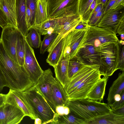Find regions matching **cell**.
Returning a JSON list of instances; mask_svg holds the SVG:
<instances>
[{"instance_id":"1","label":"cell","mask_w":124,"mask_h":124,"mask_svg":"<svg viewBox=\"0 0 124 124\" xmlns=\"http://www.w3.org/2000/svg\"><path fill=\"white\" fill-rule=\"evenodd\" d=\"M0 68L10 89L23 92L34 86L23 65L10 57L0 40Z\"/></svg>"},{"instance_id":"2","label":"cell","mask_w":124,"mask_h":124,"mask_svg":"<svg viewBox=\"0 0 124 124\" xmlns=\"http://www.w3.org/2000/svg\"><path fill=\"white\" fill-rule=\"evenodd\" d=\"M66 106L70 112L86 121L88 124L96 118L112 112L108 104L88 98L68 100Z\"/></svg>"},{"instance_id":"3","label":"cell","mask_w":124,"mask_h":124,"mask_svg":"<svg viewBox=\"0 0 124 124\" xmlns=\"http://www.w3.org/2000/svg\"><path fill=\"white\" fill-rule=\"evenodd\" d=\"M23 93L32 110L35 118H40L42 124L51 123L56 113L35 86Z\"/></svg>"},{"instance_id":"4","label":"cell","mask_w":124,"mask_h":124,"mask_svg":"<svg viewBox=\"0 0 124 124\" xmlns=\"http://www.w3.org/2000/svg\"><path fill=\"white\" fill-rule=\"evenodd\" d=\"M119 40L116 33L113 31L97 26L88 25L77 51L79 48L86 46H92L96 48L106 43H116Z\"/></svg>"},{"instance_id":"5","label":"cell","mask_w":124,"mask_h":124,"mask_svg":"<svg viewBox=\"0 0 124 124\" xmlns=\"http://www.w3.org/2000/svg\"><path fill=\"white\" fill-rule=\"evenodd\" d=\"M79 0H49V19L78 14Z\"/></svg>"},{"instance_id":"6","label":"cell","mask_w":124,"mask_h":124,"mask_svg":"<svg viewBox=\"0 0 124 124\" xmlns=\"http://www.w3.org/2000/svg\"><path fill=\"white\" fill-rule=\"evenodd\" d=\"M95 48L107 65L106 77L111 76L117 70L120 52L119 41L116 43H108Z\"/></svg>"},{"instance_id":"7","label":"cell","mask_w":124,"mask_h":124,"mask_svg":"<svg viewBox=\"0 0 124 124\" xmlns=\"http://www.w3.org/2000/svg\"><path fill=\"white\" fill-rule=\"evenodd\" d=\"M76 56L84 64L99 65L100 73L103 76L106 77L107 65L101 58L99 52L93 46H86L79 48Z\"/></svg>"},{"instance_id":"8","label":"cell","mask_w":124,"mask_h":124,"mask_svg":"<svg viewBox=\"0 0 124 124\" xmlns=\"http://www.w3.org/2000/svg\"><path fill=\"white\" fill-rule=\"evenodd\" d=\"M99 68L77 86L68 95V100H77L87 98V95L103 75Z\"/></svg>"},{"instance_id":"9","label":"cell","mask_w":124,"mask_h":124,"mask_svg":"<svg viewBox=\"0 0 124 124\" xmlns=\"http://www.w3.org/2000/svg\"><path fill=\"white\" fill-rule=\"evenodd\" d=\"M23 66L34 85H35L43 70L36 59L33 48L29 44L26 39Z\"/></svg>"},{"instance_id":"10","label":"cell","mask_w":124,"mask_h":124,"mask_svg":"<svg viewBox=\"0 0 124 124\" xmlns=\"http://www.w3.org/2000/svg\"><path fill=\"white\" fill-rule=\"evenodd\" d=\"M2 29L0 40L8 55L18 63L16 51L18 30L8 24Z\"/></svg>"},{"instance_id":"11","label":"cell","mask_w":124,"mask_h":124,"mask_svg":"<svg viewBox=\"0 0 124 124\" xmlns=\"http://www.w3.org/2000/svg\"><path fill=\"white\" fill-rule=\"evenodd\" d=\"M55 78L50 68L43 71L42 75L35 86L45 98L55 112L56 107L52 97V87ZM56 113V112H55Z\"/></svg>"},{"instance_id":"12","label":"cell","mask_w":124,"mask_h":124,"mask_svg":"<svg viewBox=\"0 0 124 124\" xmlns=\"http://www.w3.org/2000/svg\"><path fill=\"white\" fill-rule=\"evenodd\" d=\"M5 103L12 105L20 109L25 116L33 120L35 117L32 110L27 101L23 92L10 89L6 94Z\"/></svg>"},{"instance_id":"13","label":"cell","mask_w":124,"mask_h":124,"mask_svg":"<svg viewBox=\"0 0 124 124\" xmlns=\"http://www.w3.org/2000/svg\"><path fill=\"white\" fill-rule=\"evenodd\" d=\"M25 116L19 108L5 103L0 107V124H17Z\"/></svg>"},{"instance_id":"14","label":"cell","mask_w":124,"mask_h":124,"mask_svg":"<svg viewBox=\"0 0 124 124\" xmlns=\"http://www.w3.org/2000/svg\"><path fill=\"white\" fill-rule=\"evenodd\" d=\"M122 9H109L103 15L97 25L115 33L122 20L124 18V12Z\"/></svg>"},{"instance_id":"15","label":"cell","mask_w":124,"mask_h":124,"mask_svg":"<svg viewBox=\"0 0 124 124\" xmlns=\"http://www.w3.org/2000/svg\"><path fill=\"white\" fill-rule=\"evenodd\" d=\"M100 67V66L97 65L84 64L69 80L64 88L67 95Z\"/></svg>"},{"instance_id":"16","label":"cell","mask_w":124,"mask_h":124,"mask_svg":"<svg viewBox=\"0 0 124 124\" xmlns=\"http://www.w3.org/2000/svg\"><path fill=\"white\" fill-rule=\"evenodd\" d=\"M86 30L74 29L64 37V48L69 53L70 59L76 55L78 47Z\"/></svg>"},{"instance_id":"17","label":"cell","mask_w":124,"mask_h":124,"mask_svg":"<svg viewBox=\"0 0 124 124\" xmlns=\"http://www.w3.org/2000/svg\"><path fill=\"white\" fill-rule=\"evenodd\" d=\"M63 17L50 19L40 24L33 26L31 28H33L36 29L41 35L53 33L59 34L63 28Z\"/></svg>"},{"instance_id":"18","label":"cell","mask_w":124,"mask_h":124,"mask_svg":"<svg viewBox=\"0 0 124 124\" xmlns=\"http://www.w3.org/2000/svg\"><path fill=\"white\" fill-rule=\"evenodd\" d=\"M63 17L64 18L63 28L53 43L47 50L48 52L51 51L67 34L74 29L82 20V16L79 14H74Z\"/></svg>"},{"instance_id":"19","label":"cell","mask_w":124,"mask_h":124,"mask_svg":"<svg viewBox=\"0 0 124 124\" xmlns=\"http://www.w3.org/2000/svg\"><path fill=\"white\" fill-rule=\"evenodd\" d=\"M16 5L17 29L25 37L29 31L25 20L26 0H16Z\"/></svg>"},{"instance_id":"20","label":"cell","mask_w":124,"mask_h":124,"mask_svg":"<svg viewBox=\"0 0 124 124\" xmlns=\"http://www.w3.org/2000/svg\"><path fill=\"white\" fill-rule=\"evenodd\" d=\"M52 95L55 107L66 106L68 100V95L62 86L56 78L52 86Z\"/></svg>"},{"instance_id":"21","label":"cell","mask_w":124,"mask_h":124,"mask_svg":"<svg viewBox=\"0 0 124 124\" xmlns=\"http://www.w3.org/2000/svg\"><path fill=\"white\" fill-rule=\"evenodd\" d=\"M70 59L64 57L62 54L60 60L54 67L56 78L64 88L69 81L68 74Z\"/></svg>"},{"instance_id":"22","label":"cell","mask_w":124,"mask_h":124,"mask_svg":"<svg viewBox=\"0 0 124 124\" xmlns=\"http://www.w3.org/2000/svg\"><path fill=\"white\" fill-rule=\"evenodd\" d=\"M16 0H0L2 9L6 16L8 25L17 28Z\"/></svg>"},{"instance_id":"23","label":"cell","mask_w":124,"mask_h":124,"mask_svg":"<svg viewBox=\"0 0 124 124\" xmlns=\"http://www.w3.org/2000/svg\"><path fill=\"white\" fill-rule=\"evenodd\" d=\"M48 1L49 0H37L34 25L40 24L49 19Z\"/></svg>"},{"instance_id":"24","label":"cell","mask_w":124,"mask_h":124,"mask_svg":"<svg viewBox=\"0 0 124 124\" xmlns=\"http://www.w3.org/2000/svg\"><path fill=\"white\" fill-rule=\"evenodd\" d=\"M108 77L103 76L89 93L87 98L101 102L105 94L106 87Z\"/></svg>"},{"instance_id":"25","label":"cell","mask_w":124,"mask_h":124,"mask_svg":"<svg viewBox=\"0 0 124 124\" xmlns=\"http://www.w3.org/2000/svg\"><path fill=\"white\" fill-rule=\"evenodd\" d=\"M50 124H88L85 120L70 112L68 115L55 114L53 121Z\"/></svg>"},{"instance_id":"26","label":"cell","mask_w":124,"mask_h":124,"mask_svg":"<svg viewBox=\"0 0 124 124\" xmlns=\"http://www.w3.org/2000/svg\"><path fill=\"white\" fill-rule=\"evenodd\" d=\"M88 124H124V115H116L112 112L96 118Z\"/></svg>"},{"instance_id":"27","label":"cell","mask_w":124,"mask_h":124,"mask_svg":"<svg viewBox=\"0 0 124 124\" xmlns=\"http://www.w3.org/2000/svg\"><path fill=\"white\" fill-rule=\"evenodd\" d=\"M124 90V71L119 74L117 78L113 82L109 89L107 100L109 105L114 102V97L116 94H121Z\"/></svg>"},{"instance_id":"28","label":"cell","mask_w":124,"mask_h":124,"mask_svg":"<svg viewBox=\"0 0 124 124\" xmlns=\"http://www.w3.org/2000/svg\"><path fill=\"white\" fill-rule=\"evenodd\" d=\"M64 43L62 38L49 53L46 61L54 68L58 62L61 56Z\"/></svg>"},{"instance_id":"29","label":"cell","mask_w":124,"mask_h":124,"mask_svg":"<svg viewBox=\"0 0 124 124\" xmlns=\"http://www.w3.org/2000/svg\"><path fill=\"white\" fill-rule=\"evenodd\" d=\"M25 37L18 30L16 46V51L18 63L23 66L24 60Z\"/></svg>"},{"instance_id":"30","label":"cell","mask_w":124,"mask_h":124,"mask_svg":"<svg viewBox=\"0 0 124 124\" xmlns=\"http://www.w3.org/2000/svg\"><path fill=\"white\" fill-rule=\"evenodd\" d=\"M25 37L26 41L32 47L39 48L40 46L42 41L41 35L36 29L31 28Z\"/></svg>"},{"instance_id":"31","label":"cell","mask_w":124,"mask_h":124,"mask_svg":"<svg viewBox=\"0 0 124 124\" xmlns=\"http://www.w3.org/2000/svg\"><path fill=\"white\" fill-rule=\"evenodd\" d=\"M84 64L76 56L69 60L68 68L69 80Z\"/></svg>"},{"instance_id":"32","label":"cell","mask_w":124,"mask_h":124,"mask_svg":"<svg viewBox=\"0 0 124 124\" xmlns=\"http://www.w3.org/2000/svg\"><path fill=\"white\" fill-rule=\"evenodd\" d=\"M58 34L53 33L45 35L40 46V52L41 54H44L53 43Z\"/></svg>"},{"instance_id":"33","label":"cell","mask_w":124,"mask_h":124,"mask_svg":"<svg viewBox=\"0 0 124 124\" xmlns=\"http://www.w3.org/2000/svg\"><path fill=\"white\" fill-rule=\"evenodd\" d=\"M98 0H93L90 6L82 17V21L88 24L91 15L97 3Z\"/></svg>"},{"instance_id":"34","label":"cell","mask_w":124,"mask_h":124,"mask_svg":"<svg viewBox=\"0 0 124 124\" xmlns=\"http://www.w3.org/2000/svg\"><path fill=\"white\" fill-rule=\"evenodd\" d=\"M93 0H79L78 14L82 16L86 12Z\"/></svg>"},{"instance_id":"35","label":"cell","mask_w":124,"mask_h":124,"mask_svg":"<svg viewBox=\"0 0 124 124\" xmlns=\"http://www.w3.org/2000/svg\"><path fill=\"white\" fill-rule=\"evenodd\" d=\"M37 0H26V6L30 9L31 12V28L34 25V23L36 4Z\"/></svg>"},{"instance_id":"36","label":"cell","mask_w":124,"mask_h":124,"mask_svg":"<svg viewBox=\"0 0 124 124\" xmlns=\"http://www.w3.org/2000/svg\"><path fill=\"white\" fill-rule=\"evenodd\" d=\"M120 52L118 60L117 70L124 71V46L119 43Z\"/></svg>"},{"instance_id":"37","label":"cell","mask_w":124,"mask_h":124,"mask_svg":"<svg viewBox=\"0 0 124 124\" xmlns=\"http://www.w3.org/2000/svg\"><path fill=\"white\" fill-rule=\"evenodd\" d=\"M104 7L103 6L94 16L92 20L88 22V24L91 26H97L103 15Z\"/></svg>"},{"instance_id":"38","label":"cell","mask_w":124,"mask_h":124,"mask_svg":"<svg viewBox=\"0 0 124 124\" xmlns=\"http://www.w3.org/2000/svg\"><path fill=\"white\" fill-rule=\"evenodd\" d=\"M120 95L121 99L120 101H114L109 105L112 110L116 109L124 105V91L122 92Z\"/></svg>"},{"instance_id":"39","label":"cell","mask_w":124,"mask_h":124,"mask_svg":"<svg viewBox=\"0 0 124 124\" xmlns=\"http://www.w3.org/2000/svg\"><path fill=\"white\" fill-rule=\"evenodd\" d=\"M55 111L57 114L60 115H68L70 112L69 108L66 106H56L55 108Z\"/></svg>"},{"instance_id":"40","label":"cell","mask_w":124,"mask_h":124,"mask_svg":"<svg viewBox=\"0 0 124 124\" xmlns=\"http://www.w3.org/2000/svg\"><path fill=\"white\" fill-rule=\"evenodd\" d=\"M8 25L6 15L2 10L0 8V26L2 28Z\"/></svg>"},{"instance_id":"41","label":"cell","mask_w":124,"mask_h":124,"mask_svg":"<svg viewBox=\"0 0 124 124\" xmlns=\"http://www.w3.org/2000/svg\"><path fill=\"white\" fill-rule=\"evenodd\" d=\"M124 7V0H116L115 3L109 9H122Z\"/></svg>"},{"instance_id":"42","label":"cell","mask_w":124,"mask_h":124,"mask_svg":"<svg viewBox=\"0 0 124 124\" xmlns=\"http://www.w3.org/2000/svg\"><path fill=\"white\" fill-rule=\"evenodd\" d=\"M7 86L6 81L0 68V92L2 90L4 87Z\"/></svg>"},{"instance_id":"43","label":"cell","mask_w":124,"mask_h":124,"mask_svg":"<svg viewBox=\"0 0 124 124\" xmlns=\"http://www.w3.org/2000/svg\"><path fill=\"white\" fill-rule=\"evenodd\" d=\"M103 6H104L101 3H99L97 4L91 15L88 22L92 20L95 15L101 10Z\"/></svg>"},{"instance_id":"44","label":"cell","mask_w":124,"mask_h":124,"mask_svg":"<svg viewBox=\"0 0 124 124\" xmlns=\"http://www.w3.org/2000/svg\"><path fill=\"white\" fill-rule=\"evenodd\" d=\"M117 33L119 35L124 34V18L122 20L117 29L116 34Z\"/></svg>"},{"instance_id":"45","label":"cell","mask_w":124,"mask_h":124,"mask_svg":"<svg viewBox=\"0 0 124 124\" xmlns=\"http://www.w3.org/2000/svg\"><path fill=\"white\" fill-rule=\"evenodd\" d=\"M116 0H110L108 2L104 7L103 15L113 6L115 3Z\"/></svg>"},{"instance_id":"46","label":"cell","mask_w":124,"mask_h":124,"mask_svg":"<svg viewBox=\"0 0 124 124\" xmlns=\"http://www.w3.org/2000/svg\"><path fill=\"white\" fill-rule=\"evenodd\" d=\"M88 25L81 21L76 26L74 29L78 30H87Z\"/></svg>"},{"instance_id":"47","label":"cell","mask_w":124,"mask_h":124,"mask_svg":"<svg viewBox=\"0 0 124 124\" xmlns=\"http://www.w3.org/2000/svg\"><path fill=\"white\" fill-rule=\"evenodd\" d=\"M112 110L113 112L116 115H124V105Z\"/></svg>"},{"instance_id":"48","label":"cell","mask_w":124,"mask_h":124,"mask_svg":"<svg viewBox=\"0 0 124 124\" xmlns=\"http://www.w3.org/2000/svg\"><path fill=\"white\" fill-rule=\"evenodd\" d=\"M6 94L0 93V107L5 103Z\"/></svg>"},{"instance_id":"49","label":"cell","mask_w":124,"mask_h":124,"mask_svg":"<svg viewBox=\"0 0 124 124\" xmlns=\"http://www.w3.org/2000/svg\"><path fill=\"white\" fill-rule=\"evenodd\" d=\"M114 101H120L121 99V96L120 94H116L114 96Z\"/></svg>"},{"instance_id":"50","label":"cell","mask_w":124,"mask_h":124,"mask_svg":"<svg viewBox=\"0 0 124 124\" xmlns=\"http://www.w3.org/2000/svg\"><path fill=\"white\" fill-rule=\"evenodd\" d=\"M108 0H98V4L101 3L105 7L106 5Z\"/></svg>"},{"instance_id":"51","label":"cell","mask_w":124,"mask_h":124,"mask_svg":"<svg viewBox=\"0 0 124 124\" xmlns=\"http://www.w3.org/2000/svg\"><path fill=\"white\" fill-rule=\"evenodd\" d=\"M35 124H42V121L41 119L39 118H35Z\"/></svg>"},{"instance_id":"52","label":"cell","mask_w":124,"mask_h":124,"mask_svg":"<svg viewBox=\"0 0 124 124\" xmlns=\"http://www.w3.org/2000/svg\"><path fill=\"white\" fill-rule=\"evenodd\" d=\"M124 34H122L120 35L121 40L123 41H124Z\"/></svg>"},{"instance_id":"53","label":"cell","mask_w":124,"mask_h":124,"mask_svg":"<svg viewBox=\"0 0 124 124\" xmlns=\"http://www.w3.org/2000/svg\"><path fill=\"white\" fill-rule=\"evenodd\" d=\"M119 44L123 45H124V41L120 40L119 41Z\"/></svg>"},{"instance_id":"54","label":"cell","mask_w":124,"mask_h":124,"mask_svg":"<svg viewBox=\"0 0 124 124\" xmlns=\"http://www.w3.org/2000/svg\"><path fill=\"white\" fill-rule=\"evenodd\" d=\"M0 8L1 9H2V7H1V3L0 2Z\"/></svg>"},{"instance_id":"55","label":"cell","mask_w":124,"mask_h":124,"mask_svg":"<svg viewBox=\"0 0 124 124\" xmlns=\"http://www.w3.org/2000/svg\"><path fill=\"white\" fill-rule=\"evenodd\" d=\"M109 0H108V1H109Z\"/></svg>"}]
</instances>
